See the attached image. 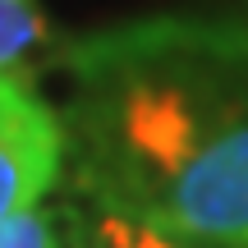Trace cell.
Wrapping results in <instances>:
<instances>
[{
    "label": "cell",
    "instance_id": "6da1fadb",
    "mask_svg": "<svg viewBox=\"0 0 248 248\" xmlns=\"http://www.w3.org/2000/svg\"><path fill=\"white\" fill-rule=\"evenodd\" d=\"M78 129L106 212L147 216L161 188L221 133L248 120V32L234 23L156 18L74 46Z\"/></svg>",
    "mask_w": 248,
    "mask_h": 248
},
{
    "label": "cell",
    "instance_id": "7a4b0ae2",
    "mask_svg": "<svg viewBox=\"0 0 248 248\" xmlns=\"http://www.w3.org/2000/svg\"><path fill=\"white\" fill-rule=\"evenodd\" d=\"M60 152H64L60 120L18 78V92L0 110V221L28 212L51 188L55 170H60Z\"/></svg>",
    "mask_w": 248,
    "mask_h": 248
},
{
    "label": "cell",
    "instance_id": "3957f363",
    "mask_svg": "<svg viewBox=\"0 0 248 248\" xmlns=\"http://www.w3.org/2000/svg\"><path fill=\"white\" fill-rule=\"evenodd\" d=\"M46 46H51V32L37 0H0V74L28 69L46 55Z\"/></svg>",
    "mask_w": 248,
    "mask_h": 248
},
{
    "label": "cell",
    "instance_id": "277c9868",
    "mask_svg": "<svg viewBox=\"0 0 248 248\" xmlns=\"http://www.w3.org/2000/svg\"><path fill=\"white\" fill-rule=\"evenodd\" d=\"M92 239H97V248H179L166 230L138 221V216H124V212H101Z\"/></svg>",
    "mask_w": 248,
    "mask_h": 248
},
{
    "label": "cell",
    "instance_id": "5b68a950",
    "mask_svg": "<svg viewBox=\"0 0 248 248\" xmlns=\"http://www.w3.org/2000/svg\"><path fill=\"white\" fill-rule=\"evenodd\" d=\"M0 248H60L55 244V225L37 212H18L0 221Z\"/></svg>",
    "mask_w": 248,
    "mask_h": 248
}]
</instances>
